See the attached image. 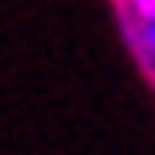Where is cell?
<instances>
[{
	"mask_svg": "<svg viewBox=\"0 0 155 155\" xmlns=\"http://www.w3.org/2000/svg\"><path fill=\"white\" fill-rule=\"evenodd\" d=\"M130 8H134L138 17H147V21H155V0H130Z\"/></svg>",
	"mask_w": 155,
	"mask_h": 155,
	"instance_id": "1",
	"label": "cell"
},
{
	"mask_svg": "<svg viewBox=\"0 0 155 155\" xmlns=\"http://www.w3.org/2000/svg\"><path fill=\"white\" fill-rule=\"evenodd\" d=\"M147 46L155 51V21H151V29H147Z\"/></svg>",
	"mask_w": 155,
	"mask_h": 155,
	"instance_id": "2",
	"label": "cell"
}]
</instances>
